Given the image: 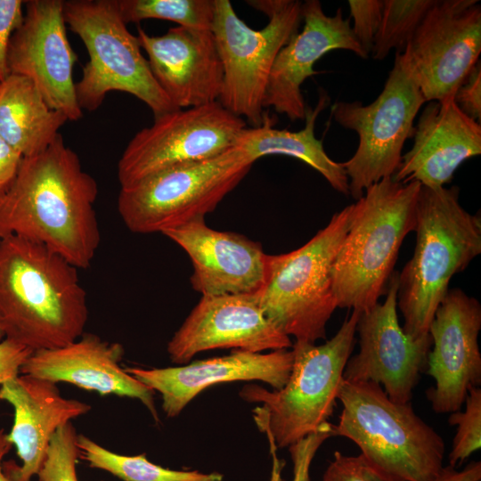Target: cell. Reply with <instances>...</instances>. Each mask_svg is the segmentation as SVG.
Instances as JSON below:
<instances>
[{"instance_id": "obj_19", "label": "cell", "mask_w": 481, "mask_h": 481, "mask_svg": "<svg viewBox=\"0 0 481 481\" xmlns=\"http://www.w3.org/2000/svg\"><path fill=\"white\" fill-rule=\"evenodd\" d=\"M136 37L155 80L176 109L219 100L224 72L211 30L176 26L150 36L138 27Z\"/></svg>"}, {"instance_id": "obj_15", "label": "cell", "mask_w": 481, "mask_h": 481, "mask_svg": "<svg viewBox=\"0 0 481 481\" xmlns=\"http://www.w3.org/2000/svg\"><path fill=\"white\" fill-rule=\"evenodd\" d=\"M24 6L9 45L10 74L31 80L52 110L76 121L83 117L72 77L77 55L67 36L64 1L29 0Z\"/></svg>"}, {"instance_id": "obj_8", "label": "cell", "mask_w": 481, "mask_h": 481, "mask_svg": "<svg viewBox=\"0 0 481 481\" xmlns=\"http://www.w3.org/2000/svg\"><path fill=\"white\" fill-rule=\"evenodd\" d=\"M64 19L81 38L89 57L80 80L75 83L81 110H96L111 91L135 96L154 118L177 110L155 80L117 0L64 1Z\"/></svg>"}, {"instance_id": "obj_28", "label": "cell", "mask_w": 481, "mask_h": 481, "mask_svg": "<svg viewBox=\"0 0 481 481\" xmlns=\"http://www.w3.org/2000/svg\"><path fill=\"white\" fill-rule=\"evenodd\" d=\"M117 4L126 24L157 19L211 30L214 19V0H117Z\"/></svg>"}, {"instance_id": "obj_5", "label": "cell", "mask_w": 481, "mask_h": 481, "mask_svg": "<svg viewBox=\"0 0 481 481\" xmlns=\"http://www.w3.org/2000/svg\"><path fill=\"white\" fill-rule=\"evenodd\" d=\"M342 410L332 436L354 442L376 469L397 481H434L444 468L443 437L411 403L392 401L379 385L343 379Z\"/></svg>"}, {"instance_id": "obj_22", "label": "cell", "mask_w": 481, "mask_h": 481, "mask_svg": "<svg viewBox=\"0 0 481 481\" xmlns=\"http://www.w3.org/2000/svg\"><path fill=\"white\" fill-rule=\"evenodd\" d=\"M0 400L13 407L8 439L22 462H3V470L11 481H31L45 461L55 432L91 410L86 403L62 396L56 383L26 374L0 386Z\"/></svg>"}, {"instance_id": "obj_14", "label": "cell", "mask_w": 481, "mask_h": 481, "mask_svg": "<svg viewBox=\"0 0 481 481\" xmlns=\"http://www.w3.org/2000/svg\"><path fill=\"white\" fill-rule=\"evenodd\" d=\"M398 272L394 271L382 303L363 312L356 324L359 351L350 356L343 379L382 387L395 403H411L420 374L425 372L432 346L428 334L413 338L399 324Z\"/></svg>"}, {"instance_id": "obj_25", "label": "cell", "mask_w": 481, "mask_h": 481, "mask_svg": "<svg viewBox=\"0 0 481 481\" xmlns=\"http://www.w3.org/2000/svg\"><path fill=\"white\" fill-rule=\"evenodd\" d=\"M330 98L321 92L314 109L306 107V126L299 131L274 128L273 118L265 111L261 126L245 127L234 146L253 162L267 155L296 158L319 172L337 192L348 195V179L342 162L331 159L324 151L322 141L315 137L314 127L319 114L329 104Z\"/></svg>"}, {"instance_id": "obj_6", "label": "cell", "mask_w": 481, "mask_h": 481, "mask_svg": "<svg viewBox=\"0 0 481 481\" xmlns=\"http://www.w3.org/2000/svg\"><path fill=\"white\" fill-rule=\"evenodd\" d=\"M360 314L352 310L337 333L322 345L296 340L291 371L281 389L268 391L258 385L241 389L244 400L262 404L254 410V419L277 449L289 447L329 422L354 349Z\"/></svg>"}, {"instance_id": "obj_30", "label": "cell", "mask_w": 481, "mask_h": 481, "mask_svg": "<svg viewBox=\"0 0 481 481\" xmlns=\"http://www.w3.org/2000/svg\"><path fill=\"white\" fill-rule=\"evenodd\" d=\"M464 411L450 413L448 423L457 426L449 453V466L457 469L481 447V388L469 389Z\"/></svg>"}, {"instance_id": "obj_3", "label": "cell", "mask_w": 481, "mask_h": 481, "mask_svg": "<svg viewBox=\"0 0 481 481\" xmlns=\"http://www.w3.org/2000/svg\"><path fill=\"white\" fill-rule=\"evenodd\" d=\"M460 189L420 185L416 205V245L398 273L397 308L404 331L413 338L428 334L435 313L453 275L481 253V217L460 203Z\"/></svg>"}, {"instance_id": "obj_26", "label": "cell", "mask_w": 481, "mask_h": 481, "mask_svg": "<svg viewBox=\"0 0 481 481\" xmlns=\"http://www.w3.org/2000/svg\"><path fill=\"white\" fill-rule=\"evenodd\" d=\"M67 117L52 110L29 78L10 74L0 82V135L23 157L45 151Z\"/></svg>"}, {"instance_id": "obj_12", "label": "cell", "mask_w": 481, "mask_h": 481, "mask_svg": "<svg viewBox=\"0 0 481 481\" xmlns=\"http://www.w3.org/2000/svg\"><path fill=\"white\" fill-rule=\"evenodd\" d=\"M245 127L246 121L219 101L156 117L123 151L118 163L120 187L178 165L220 155L234 146Z\"/></svg>"}, {"instance_id": "obj_16", "label": "cell", "mask_w": 481, "mask_h": 481, "mask_svg": "<svg viewBox=\"0 0 481 481\" xmlns=\"http://www.w3.org/2000/svg\"><path fill=\"white\" fill-rule=\"evenodd\" d=\"M481 305L462 289H449L429 325L432 346L425 373L435 381L427 392L436 413L461 409L469 389L481 384Z\"/></svg>"}, {"instance_id": "obj_13", "label": "cell", "mask_w": 481, "mask_h": 481, "mask_svg": "<svg viewBox=\"0 0 481 481\" xmlns=\"http://www.w3.org/2000/svg\"><path fill=\"white\" fill-rule=\"evenodd\" d=\"M427 102L453 96L481 52L477 0H436L404 51Z\"/></svg>"}, {"instance_id": "obj_7", "label": "cell", "mask_w": 481, "mask_h": 481, "mask_svg": "<svg viewBox=\"0 0 481 481\" xmlns=\"http://www.w3.org/2000/svg\"><path fill=\"white\" fill-rule=\"evenodd\" d=\"M353 215L351 204L334 214L302 247L268 255L258 300L267 319L285 335L310 343L326 338V325L338 307L331 267Z\"/></svg>"}, {"instance_id": "obj_10", "label": "cell", "mask_w": 481, "mask_h": 481, "mask_svg": "<svg viewBox=\"0 0 481 481\" xmlns=\"http://www.w3.org/2000/svg\"><path fill=\"white\" fill-rule=\"evenodd\" d=\"M253 161L233 146L216 157L178 165L120 189L118 211L135 233L160 232L205 218L245 177Z\"/></svg>"}, {"instance_id": "obj_23", "label": "cell", "mask_w": 481, "mask_h": 481, "mask_svg": "<svg viewBox=\"0 0 481 481\" xmlns=\"http://www.w3.org/2000/svg\"><path fill=\"white\" fill-rule=\"evenodd\" d=\"M123 355L121 344L84 333L64 346L34 351L22 365L20 373L56 384L67 382L102 395L137 399L159 421L154 391L120 366Z\"/></svg>"}, {"instance_id": "obj_29", "label": "cell", "mask_w": 481, "mask_h": 481, "mask_svg": "<svg viewBox=\"0 0 481 481\" xmlns=\"http://www.w3.org/2000/svg\"><path fill=\"white\" fill-rule=\"evenodd\" d=\"M436 0H385L379 30L371 52L376 61L395 49L402 53Z\"/></svg>"}, {"instance_id": "obj_37", "label": "cell", "mask_w": 481, "mask_h": 481, "mask_svg": "<svg viewBox=\"0 0 481 481\" xmlns=\"http://www.w3.org/2000/svg\"><path fill=\"white\" fill-rule=\"evenodd\" d=\"M33 351L12 340L0 341V386L20 373V369Z\"/></svg>"}, {"instance_id": "obj_32", "label": "cell", "mask_w": 481, "mask_h": 481, "mask_svg": "<svg viewBox=\"0 0 481 481\" xmlns=\"http://www.w3.org/2000/svg\"><path fill=\"white\" fill-rule=\"evenodd\" d=\"M321 481H397L372 466L363 454L346 455L336 451Z\"/></svg>"}, {"instance_id": "obj_33", "label": "cell", "mask_w": 481, "mask_h": 481, "mask_svg": "<svg viewBox=\"0 0 481 481\" xmlns=\"http://www.w3.org/2000/svg\"><path fill=\"white\" fill-rule=\"evenodd\" d=\"M350 19L354 24L352 31L362 48L370 56L374 38L379 30L382 12L383 0H349Z\"/></svg>"}, {"instance_id": "obj_42", "label": "cell", "mask_w": 481, "mask_h": 481, "mask_svg": "<svg viewBox=\"0 0 481 481\" xmlns=\"http://www.w3.org/2000/svg\"><path fill=\"white\" fill-rule=\"evenodd\" d=\"M4 338V334L0 329V341L3 340Z\"/></svg>"}, {"instance_id": "obj_20", "label": "cell", "mask_w": 481, "mask_h": 481, "mask_svg": "<svg viewBox=\"0 0 481 481\" xmlns=\"http://www.w3.org/2000/svg\"><path fill=\"white\" fill-rule=\"evenodd\" d=\"M162 234L189 256L191 283L202 296L256 293L266 279L267 257L260 243L208 227L197 219Z\"/></svg>"}, {"instance_id": "obj_40", "label": "cell", "mask_w": 481, "mask_h": 481, "mask_svg": "<svg viewBox=\"0 0 481 481\" xmlns=\"http://www.w3.org/2000/svg\"><path fill=\"white\" fill-rule=\"evenodd\" d=\"M12 444L8 439V434L0 428V481H11L3 470V459L11 450Z\"/></svg>"}, {"instance_id": "obj_27", "label": "cell", "mask_w": 481, "mask_h": 481, "mask_svg": "<svg viewBox=\"0 0 481 481\" xmlns=\"http://www.w3.org/2000/svg\"><path fill=\"white\" fill-rule=\"evenodd\" d=\"M80 457L91 468L105 470L124 481H222L217 472L166 469L150 461L145 454L135 456L113 452L85 435H77Z\"/></svg>"}, {"instance_id": "obj_31", "label": "cell", "mask_w": 481, "mask_h": 481, "mask_svg": "<svg viewBox=\"0 0 481 481\" xmlns=\"http://www.w3.org/2000/svg\"><path fill=\"white\" fill-rule=\"evenodd\" d=\"M77 438V434L71 421L55 432L37 475L38 481H78L77 464L80 452Z\"/></svg>"}, {"instance_id": "obj_21", "label": "cell", "mask_w": 481, "mask_h": 481, "mask_svg": "<svg viewBox=\"0 0 481 481\" xmlns=\"http://www.w3.org/2000/svg\"><path fill=\"white\" fill-rule=\"evenodd\" d=\"M293 363L292 350L253 353L234 349L230 355L200 360L182 366L143 369L126 367V371L162 397L167 417L180 414L207 387L235 380H259L273 389L287 383Z\"/></svg>"}, {"instance_id": "obj_4", "label": "cell", "mask_w": 481, "mask_h": 481, "mask_svg": "<svg viewBox=\"0 0 481 481\" xmlns=\"http://www.w3.org/2000/svg\"><path fill=\"white\" fill-rule=\"evenodd\" d=\"M420 185L384 178L354 203L352 222L331 267L338 307L363 313L387 294L402 243L415 230Z\"/></svg>"}, {"instance_id": "obj_18", "label": "cell", "mask_w": 481, "mask_h": 481, "mask_svg": "<svg viewBox=\"0 0 481 481\" xmlns=\"http://www.w3.org/2000/svg\"><path fill=\"white\" fill-rule=\"evenodd\" d=\"M303 29L297 32L278 53L272 68L264 108H273L291 121L305 119L306 105L301 86L318 74L314 66L332 50H347L363 59L369 55L355 38L338 8L333 16L324 13L318 0L302 3Z\"/></svg>"}, {"instance_id": "obj_34", "label": "cell", "mask_w": 481, "mask_h": 481, "mask_svg": "<svg viewBox=\"0 0 481 481\" xmlns=\"http://www.w3.org/2000/svg\"><path fill=\"white\" fill-rule=\"evenodd\" d=\"M331 426L332 424L328 422L320 430L309 434L288 447L293 463L292 481H311L312 461L325 440L332 436Z\"/></svg>"}, {"instance_id": "obj_9", "label": "cell", "mask_w": 481, "mask_h": 481, "mask_svg": "<svg viewBox=\"0 0 481 481\" xmlns=\"http://www.w3.org/2000/svg\"><path fill=\"white\" fill-rule=\"evenodd\" d=\"M211 31L222 61L224 78L219 102L246 118L252 127L262 125L264 100L278 53L298 32L302 3L297 0H252L247 4L269 21L253 29L236 14L229 0H214Z\"/></svg>"}, {"instance_id": "obj_1", "label": "cell", "mask_w": 481, "mask_h": 481, "mask_svg": "<svg viewBox=\"0 0 481 481\" xmlns=\"http://www.w3.org/2000/svg\"><path fill=\"white\" fill-rule=\"evenodd\" d=\"M97 196V182L60 134L45 151L23 157L0 193V239L15 235L39 243L86 269L101 240Z\"/></svg>"}, {"instance_id": "obj_11", "label": "cell", "mask_w": 481, "mask_h": 481, "mask_svg": "<svg viewBox=\"0 0 481 481\" xmlns=\"http://www.w3.org/2000/svg\"><path fill=\"white\" fill-rule=\"evenodd\" d=\"M426 100L404 52L395 53L384 87L370 104L359 101L338 102L331 107L334 120L354 130L359 137L355 154L342 162L349 194L360 199L371 185L396 172L407 139L412 137L413 121Z\"/></svg>"}, {"instance_id": "obj_35", "label": "cell", "mask_w": 481, "mask_h": 481, "mask_svg": "<svg viewBox=\"0 0 481 481\" xmlns=\"http://www.w3.org/2000/svg\"><path fill=\"white\" fill-rule=\"evenodd\" d=\"M21 0H0V82L9 75L8 49L14 31L23 20V5Z\"/></svg>"}, {"instance_id": "obj_38", "label": "cell", "mask_w": 481, "mask_h": 481, "mask_svg": "<svg viewBox=\"0 0 481 481\" xmlns=\"http://www.w3.org/2000/svg\"><path fill=\"white\" fill-rule=\"evenodd\" d=\"M22 158L0 135V193L6 191L15 179Z\"/></svg>"}, {"instance_id": "obj_41", "label": "cell", "mask_w": 481, "mask_h": 481, "mask_svg": "<svg viewBox=\"0 0 481 481\" xmlns=\"http://www.w3.org/2000/svg\"><path fill=\"white\" fill-rule=\"evenodd\" d=\"M283 466L284 461H280L277 455H273V469L270 481H281V472Z\"/></svg>"}, {"instance_id": "obj_36", "label": "cell", "mask_w": 481, "mask_h": 481, "mask_svg": "<svg viewBox=\"0 0 481 481\" xmlns=\"http://www.w3.org/2000/svg\"><path fill=\"white\" fill-rule=\"evenodd\" d=\"M453 101L461 112L480 124L481 66L479 61L457 89Z\"/></svg>"}, {"instance_id": "obj_24", "label": "cell", "mask_w": 481, "mask_h": 481, "mask_svg": "<svg viewBox=\"0 0 481 481\" xmlns=\"http://www.w3.org/2000/svg\"><path fill=\"white\" fill-rule=\"evenodd\" d=\"M412 137V147L392 176L395 182L444 187L465 160L481 154V126L461 112L453 99L428 102Z\"/></svg>"}, {"instance_id": "obj_39", "label": "cell", "mask_w": 481, "mask_h": 481, "mask_svg": "<svg viewBox=\"0 0 481 481\" xmlns=\"http://www.w3.org/2000/svg\"><path fill=\"white\" fill-rule=\"evenodd\" d=\"M434 481H481V462L471 461L461 470L449 465L444 466Z\"/></svg>"}, {"instance_id": "obj_2", "label": "cell", "mask_w": 481, "mask_h": 481, "mask_svg": "<svg viewBox=\"0 0 481 481\" xmlns=\"http://www.w3.org/2000/svg\"><path fill=\"white\" fill-rule=\"evenodd\" d=\"M86 293L77 268L46 247L0 239V329L33 352L55 349L84 334Z\"/></svg>"}, {"instance_id": "obj_17", "label": "cell", "mask_w": 481, "mask_h": 481, "mask_svg": "<svg viewBox=\"0 0 481 481\" xmlns=\"http://www.w3.org/2000/svg\"><path fill=\"white\" fill-rule=\"evenodd\" d=\"M291 346L289 337L265 315L256 292L202 296L169 340L167 353L172 362L186 364L211 349L262 353Z\"/></svg>"}]
</instances>
